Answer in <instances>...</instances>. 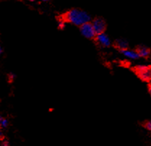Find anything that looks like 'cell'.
<instances>
[{"label":"cell","mask_w":151,"mask_h":146,"mask_svg":"<svg viewBox=\"0 0 151 146\" xmlns=\"http://www.w3.org/2000/svg\"><path fill=\"white\" fill-rule=\"evenodd\" d=\"M2 145L3 146H8V142L7 141H4V142H2Z\"/></svg>","instance_id":"14"},{"label":"cell","mask_w":151,"mask_h":146,"mask_svg":"<svg viewBox=\"0 0 151 146\" xmlns=\"http://www.w3.org/2000/svg\"><path fill=\"white\" fill-rule=\"evenodd\" d=\"M138 55L140 58L147 59L150 57L151 50L145 46H139L135 49Z\"/></svg>","instance_id":"7"},{"label":"cell","mask_w":151,"mask_h":146,"mask_svg":"<svg viewBox=\"0 0 151 146\" xmlns=\"http://www.w3.org/2000/svg\"><path fill=\"white\" fill-rule=\"evenodd\" d=\"M79 28L80 33H81V35L84 38L89 40H93L94 41L95 38L96 36V33L95 32L91 21L84 23L81 26H80Z\"/></svg>","instance_id":"3"},{"label":"cell","mask_w":151,"mask_h":146,"mask_svg":"<svg viewBox=\"0 0 151 146\" xmlns=\"http://www.w3.org/2000/svg\"><path fill=\"white\" fill-rule=\"evenodd\" d=\"M119 52L124 57H125V58L127 59H129V60L136 61L138 60L139 59H140V57H139V55H138L137 52L136 51L135 49H131L127 48V49L119 51Z\"/></svg>","instance_id":"6"},{"label":"cell","mask_w":151,"mask_h":146,"mask_svg":"<svg viewBox=\"0 0 151 146\" xmlns=\"http://www.w3.org/2000/svg\"><path fill=\"white\" fill-rule=\"evenodd\" d=\"M9 78H10V79H12V81H13V79L14 78H15V75H14V74H12V73H10L9 74Z\"/></svg>","instance_id":"13"},{"label":"cell","mask_w":151,"mask_h":146,"mask_svg":"<svg viewBox=\"0 0 151 146\" xmlns=\"http://www.w3.org/2000/svg\"><path fill=\"white\" fill-rule=\"evenodd\" d=\"M41 1H49V0H41Z\"/></svg>","instance_id":"16"},{"label":"cell","mask_w":151,"mask_h":146,"mask_svg":"<svg viewBox=\"0 0 151 146\" xmlns=\"http://www.w3.org/2000/svg\"><path fill=\"white\" fill-rule=\"evenodd\" d=\"M143 126L147 131L150 132H151V120H147V121L145 122Z\"/></svg>","instance_id":"10"},{"label":"cell","mask_w":151,"mask_h":146,"mask_svg":"<svg viewBox=\"0 0 151 146\" xmlns=\"http://www.w3.org/2000/svg\"><path fill=\"white\" fill-rule=\"evenodd\" d=\"M147 90H148L149 94H150V96H151V82L149 83L148 86H147Z\"/></svg>","instance_id":"11"},{"label":"cell","mask_w":151,"mask_h":146,"mask_svg":"<svg viewBox=\"0 0 151 146\" xmlns=\"http://www.w3.org/2000/svg\"><path fill=\"white\" fill-rule=\"evenodd\" d=\"M57 20L58 21H62L65 23H71L78 27L92 20L91 15L88 12L77 8H72L58 15Z\"/></svg>","instance_id":"1"},{"label":"cell","mask_w":151,"mask_h":146,"mask_svg":"<svg viewBox=\"0 0 151 146\" xmlns=\"http://www.w3.org/2000/svg\"><path fill=\"white\" fill-rule=\"evenodd\" d=\"M8 123L7 119H6L4 117L0 116V128H2V129H6L8 127Z\"/></svg>","instance_id":"9"},{"label":"cell","mask_w":151,"mask_h":146,"mask_svg":"<svg viewBox=\"0 0 151 146\" xmlns=\"http://www.w3.org/2000/svg\"><path fill=\"white\" fill-rule=\"evenodd\" d=\"M113 46H114L117 50L120 51L129 48V43L124 38H117L114 42H113Z\"/></svg>","instance_id":"8"},{"label":"cell","mask_w":151,"mask_h":146,"mask_svg":"<svg viewBox=\"0 0 151 146\" xmlns=\"http://www.w3.org/2000/svg\"><path fill=\"white\" fill-rule=\"evenodd\" d=\"M30 1H35V0H30Z\"/></svg>","instance_id":"17"},{"label":"cell","mask_w":151,"mask_h":146,"mask_svg":"<svg viewBox=\"0 0 151 146\" xmlns=\"http://www.w3.org/2000/svg\"><path fill=\"white\" fill-rule=\"evenodd\" d=\"M94 41L99 46L102 48H105V49L111 47L113 45V42H112L111 39L110 37L106 32L105 33L96 35Z\"/></svg>","instance_id":"4"},{"label":"cell","mask_w":151,"mask_h":146,"mask_svg":"<svg viewBox=\"0 0 151 146\" xmlns=\"http://www.w3.org/2000/svg\"><path fill=\"white\" fill-rule=\"evenodd\" d=\"M1 46H0V55H1Z\"/></svg>","instance_id":"15"},{"label":"cell","mask_w":151,"mask_h":146,"mask_svg":"<svg viewBox=\"0 0 151 146\" xmlns=\"http://www.w3.org/2000/svg\"><path fill=\"white\" fill-rule=\"evenodd\" d=\"M93 27L96 35L105 33L107 28V23L103 17H96L91 20Z\"/></svg>","instance_id":"5"},{"label":"cell","mask_w":151,"mask_h":146,"mask_svg":"<svg viewBox=\"0 0 151 146\" xmlns=\"http://www.w3.org/2000/svg\"><path fill=\"white\" fill-rule=\"evenodd\" d=\"M4 138V134H3V132L0 128V140H2Z\"/></svg>","instance_id":"12"},{"label":"cell","mask_w":151,"mask_h":146,"mask_svg":"<svg viewBox=\"0 0 151 146\" xmlns=\"http://www.w3.org/2000/svg\"><path fill=\"white\" fill-rule=\"evenodd\" d=\"M134 72L142 81L151 82V67L149 66L139 65L134 69Z\"/></svg>","instance_id":"2"}]
</instances>
